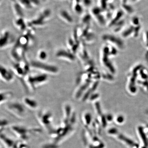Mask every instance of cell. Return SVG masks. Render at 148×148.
<instances>
[{
  "instance_id": "1",
  "label": "cell",
  "mask_w": 148,
  "mask_h": 148,
  "mask_svg": "<svg viewBox=\"0 0 148 148\" xmlns=\"http://www.w3.org/2000/svg\"><path fill=\"white\" fill-rule=\"evenodd\" d=\"M10 129L12 133L20 141L26 142L29 140L30 136L33 134L42 132V130L38 127L29 128L20 125H11Z\"/></svg>"
},
{
  "instance_id": "2",
  "label": "cell",
  "mask_w": 148,
  "mask_h": 148,
  "mask_svg": "<svg viewBox=\"0 0 148 148\" xmlns=\"http://www.w3.org/2000/svg\"><path fill=\"white\" fill-rule=\"evenodd\" d=\"M5 109L11 115L19 119H23L27 116L25 106L17 101H10L5 104Z\"/></svg>"
},
{
  "instance_id": "3",
  "label": "cell",
  "mask_w": 148,
  "mask_h": 148,
  "mask_svg": "<svg viewBox=\"0 0 148 148\" xmlns=\"http://www.w3.org/2000/svg\"><path fill=\"white\" fill-rule=\"evenodd\" d=\"M52 114L49 111H42L38 114V119L40 124L49 133L53 129L52 126Z\"/></svg>"
},
{
  "instance_id": "4",
  "label": "cell",
  "mask_w": 148,
  "mask_h": 148,
  "mask_svg": "<svg viewBox=\"0 0 148 148\" xmlns=\"http://www.w3.org/2000/svg\"><path fill=\"white\" fill-rule=\"evenodd\" d=\"M14 38L11 32L7 29L0 32V49H6L13 44Z\"/></svg>"
},
{
  "instance_id": "5",
  "label": "cell",
  "mask_w": 148,
  "mask_h": 148,
  "mask_svg": "<svg viewBox=\"0 0 148 148\" xmlns=\"http://www.w3.org/2000/svg\"><path fill=\"white\" fill-rule=\"evenodd\" d=\"M0 142L5 148H18L19 140L16 141L1 132L0 133Z\"/></svg>"
},
{
  "instance_id": "6",
  "label": "cell",
  "mask_w": 148,
  "mask_h": 148,
  "mask_svg": "<svg viewBox=\"0 0 148 148\" xmlns=\"http://www.w3.org/2000/svg\"><path fill=\"white\" fill-rule=\"evenodd\" d=\"M13 78L12 72L4 66L0 65V80L4 82L9 83L13 80Z\"/></svg>"
},
{
  "instance_id": "7",
  "label": "cell",
  "mask_w": 148,
  "mask_h": 148,
  "mask_svg": "<svg viewBox=\"0 0 148 148\" xmlns=\"http://www.w3.org/2000/svg\"><path fill=\"white\" fill-rule=\"evenodd\" d=\"M103 39L110 43L115 46L119 49H122L124 47L123 42L119 38L116 36L111 35H105L103 36Z\"/></svg>"
},
{
  "instance_id": "8",
  "label": "cell",
  "mask_w": 148,
  "mask_h": 148,
  "mask_svg": "<svg viewBox=\"0 0 148 148\" xmlns=\"http://www.w3.org/2000/svg\"><path fill=\"white\" fill-rule=\"evenodd\" d=\"M32 65V66L34 67V68L43 70L44 71H45L50 72L51 73H56L58 71V69L56 67L47 65V64H42V63H41L40 62H33Z\"/></svg>"
},
{
  "instance_id": "9",
  "label": "cell",
  "mask_w": 148,
  "mask_h": 148,
  "mask_svg": "<svg viewBox=\"0 0 148 148\" xmlns=\"http://www.w3.org/2000/svg\"><path fill=\"white\" fill-rule=\"evenodd\" d=\"M13 93L8 90H1L0 91V106L6 104L9 102L12 97Z\"/></svg>"
},
{
  "instance_id": "10",
  "label": "cell",
  "mask_w": 148,
  "mask_h": 148,
  "mask_svg": "<svg viewBox=\"0 0 148 148\" xmlns=\"http://www.w3.org/2000/svg\"><path fill=\"white\" fill-rule=\"evenodd\" d=\"M24 106L30 110L36 109L38 107V104L36 101L32 98L26 97L23 100Z\"/></svg>"
},
{
  "instance_id": "11",
  "label": "cell",
  "mask_w": 148,
  "mask_h": 148,
  "mask_svg": "<svg viewBox=\"0 0 148 148\" xmlns=\"http://www.w3.org/2000/svg\"><path fill=\"white\" fill-rule=\"evenodd\" d=\"M122 10L118 11L115 14V16L112 18V20L110 23V26H112L116 24L118 22L121 21V19L122 18L123 15V11Z\"/></svg>"
},
{
  "instance_id": "12",
  "label": "cell",
  "mask_w": 148,
  "mask_h": 148,
  "mask_svg": "<svg viewBox=\"0 0 148 148\" xmlns=\"http://www.w3.org/2000/svg\"><path fill=\"white\" fill-rule=\"evenodd\" d=\"M59 14L62 19L68 23H72L73 21V18L70 15V14L65 10H62L60 11Z\"/></svg>"
},
{
  "instance_id": "13",
  "label": "cell",
  "mask_w": 148,
  "mask_h": 148,
  "mask_svg": "<svg viewBox=\"0 0 148 148\" xmlns=\"http://www.w3.org/2000/svg\"><path fill=\"white\" fill-rule=\"evenodd\" d=\"M91 115L89 113H84L82 116L83 123L85 128H88L91 122Z\"/></svg>"
},
{
  "instance_id": "14",
  "label": "cell",
  "mask_w": 148,
  "mask_h": 148,
  "mask_svg": "<svg viewBox=\"0 0 148 148\" xmlns=\"http://www.w3.org/2000/svg\"><path fill=\"white\" fill-rule=\"evenodd\" d=\"M57 56L58 57L69 58V59H70V60H72V61H73L75 59V57L73 54L64 50H61L58 51L57 53Z\"/></svg>"
},
{
  "instance_id": "15",
  "label": "cell",
  "mask_w": 148,
  "mask_h": 148,
  "mask_svg": "<svg viewBox=\"0 0 148 148\" xmlns=\"http://www.w3.org/2000/svg\"><path fill=\"white\" fill-rule=\"evenodd\" d=\"M47 79V76L46 75H40L39 76L30 77L29 78V82L31 83H40L45 81Z\"/></svg>"
},
{
  "instance_id": "16",
  "label": "cell",
  "mask_w": 148,
  "mask_h": 148,
  "mask_svg": "<svg viewBox=\"0 0 148 148\" xmlns=\"http://www.w3.org/2000/svg\"><path fill=\"white\" fill-rule=\"evenodd\" d=\"M14 24L16 28L21 31H23L26 28V25L24 23V20L21 18V17H19V18L16 19L14 21Z\"/></svg>"
},
{
  "instance_id": "17",
  "label": "cell",
  "mask_w": 148,
  "mask_h": 148,
  "mask_svg": "<svg viewBox=\"0 0 148 148\" xmlns=\"http://www.w3.org/2000/svg\"><path fill=\"white\" fill-rule=\"evenodd\" d=\"M9 122L5 119L0 118V133L2 132L7 127H8Z\"/></svg>"
},
{
  "instance_id": "18",
  "label": "cell",
  "mask_w": 148,
  "mask_h": 148,
  "mask_svg": "<svg viewBox=\"0 0 148 148\" xmlns=\"http://www.w3.org/2000/svg\"><path fill=\"white\" fill-rule=\"evenodd\" d=\"M41 148H60L59 144L53 142L43 144Z\"/></svg>"
},
{
  "instance_id": "19",
  "label": "cell",
  "mask_w": 148,
  "mask_h": 148,
  "mask_svg": "<svg viewBox=\"0 0 148 148\" xmlns=\"http://www.w3.org/2000/svg\"><path fill=\"white\" fill-rule=\"evenodd\" d=\"M127 2L122 3V7L123 10L125 11L126 12L129 14H131L134 11L133 8L132 7V6L127 4Z\"/></svg>"
},
{
  "instance_id": "20",
  "label": "cell",
  "mask_w": 148,
  "mask_h": 148,
  "mask_svg": "<svg viewBox=\"0 0 148 148\" xmlns=\"http://www.w3.org/2000/svg\"><path fill=\"white\" fill-rule=\"evenodd\" d=\"M112 0H100L101 8L103 10H107L108 6V3Z\"/></svg>"
},
{
  "instance_id": "21",
  "label": "cell",
  "mask_w": 148,
  "mask_h": 148,
  "mask_svg": "<svg viewBox=\"0 0 148 148\" xmlns=\"http://www.w3.org/2000/svg\"><path fill=\"white\" fill-rule=\"evenodd\" d=\"M134 30H135V28H134L133 26H130L123 32V36L124 37H128V36H130L134 32Z\"/></svg>"
},
{
  "instance_id": "22",
  "label": "cell",
  "mask_w": 148,
  "mask_h": 148,
  "mask_svg": "<svg viewBox=\"0 0 148 148\" xmlns=\"http://www.w3.org/2000/svg\"><path fill=\"white\" fill-rule=\"evenodd\" d=\"M132 22L136 27H138L139 26V24H140V19L137 16H135L132 18Z\"/></svg>"
},
{
  "instance_id": "23",
  "label": "cell",
  "mask_w": 148,
  "mask_h": 148,
  "mask_svg": "<svg viewBox=\"0 0 148 148\" xmlns=\"http://www.w3.org/2000/svg\"><path fill=\"white\" fill-rule=\"evenodd\" d=\"M18 148H29L28 145L25 143V142H22L19 140Z\"/></svg>"
},
{
  "instance_id": "24",
  "label": "cell",
  "mask_w": 148,
  "mask_h": 148,
  "mask_svg": "<svg viewBox=\"0 0 148 148\" xmlns=\"http://www.w3.org/2000/svg\"><path fill=\"white\" fill-rule=\"evenodd\" d=\"M83 3L86 6L88 7L91 5L92 3V0H83Z\"/></svg>"
},
{
  "instance_id": "25",
  "label": "cell",
  "mask_w": 148,
  "mask_h": 148,
  "mask_svg": "<svg viewBox=\"0 0 148 148\" xmlns=\"http://www.w3.org/2000/svg\"><path fill=\"white\" fill-rule=\"evenodd\" d=\"M39 57L40 59H43V60L45 59L47 57L46 53L44 51H41L39 54Z\"/></svg>"
},
{
  "instance_id": "26",
  "label": "cell",
  "mask_w": 148,
  "mask_h": 148,
  "mask_svg": "<svg viewBox=\"0 0 148 148\" xmlns=\"http://www.w3.org/2000/svg\"><path fill=\"white\" fill-rule=\"evenodd\" d=\"M146 40H145V42L146 43V45L148 47V31H147V32H146Z\"/></svg>"
},
{
  "instance_id": "27",
  "label": "cell",
  "mask_w": 148,
  "mask_h": 148,
  "mask_svg": "<svg viewBox=\"0 0 148 148\" xmlns=\"http://www.w3.org/2000/svg\"><path fill=\"white\" fill-rule=\"evenodd\" d=\"M131 1L133 2H135L138 1L139 0H130Z\"/></svg>"
},
{
  "instance_id": "28",
  "label": "cell",
  "mask_w": 148,
  "mask_h": 148,
  "mask_svg": "<svg viewBox=\"0 0 148 148\" xmlns=\"http://www.w3.org/2000/svg\"><path fill=\"white\" fill-rule=\"evenodd\" d=\"M0 148H1V147H0Z\"/></svg>"
}]
</instances>
